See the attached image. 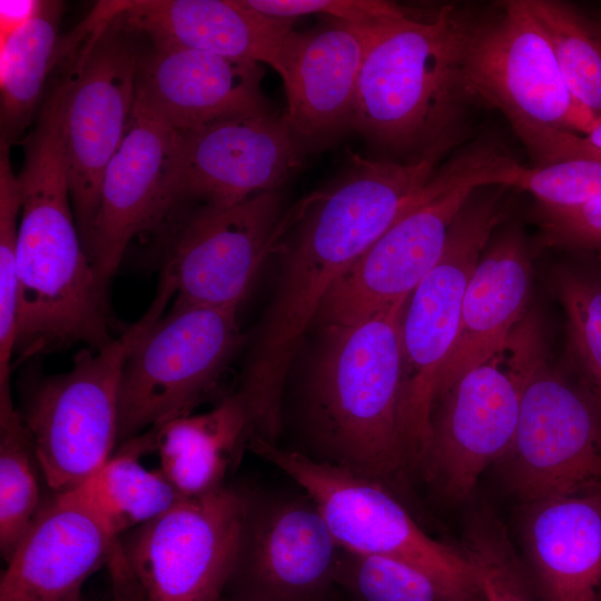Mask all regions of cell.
Instances as JSON below:
<instances>
[{
  "label": "cell",
  "mask_w": 601,
  "mask_h": 601,
  "mask_svg": "<svg viewBox=\"0 0 601 601\" xmlns=\"http://www.w3.org/2000/svg\"><path fill=\"white\" fill-rule=\"evenodd\" d=\"M264 73L256 62L148 39L138 67L134 111L186 132L267 110Z\"/></svg>",
  "instance_id": "ac0fdd59"
},
{
  "label": "cell",
  "mask_w": 601,
  "mask_h": 601,
  "mask_svg": "<svg viewBox=\"0 0 601 601\" xmlns=\"http://www.w3.org/2000/svg\"><path fill=\"white\" fill-rule=\"evenodd\" d=\"M531 277L530 254L519 228L505 229L487 244L467 284L434 402L466 372L508 348L529 302Z\"/></svg>",
  "instance_id": "7402d4cb"
},
{
  "label": "cell",
  "mask_w": 601,
  "mask_h": 601,
  "mask_svg": "<svg viewBox=\"0 0 601 601\" xmlns=\"http://www.w3.org/2000/svg\"><path fill=\"white\" fill-rule=\"evenodd\" d=\"M146 432L124 446L85 482L68 490L117 539L175 505L183 496L159 470H147L139 456L152 451Z\"/></svg>",
  "instance_id": "484cf974"
},
{
  "label": "cell",
  "mask_w": 601,
  "mask_h": 601,
  "mask_svg": "<svg viewBox=\"0 0 601 601\" xmlns=\"http://www.w3.org/2000/svg\"><path fill=\"white\" fill-rule=\"evenodd\" d=\"M61 1H37L31 16L0 43L1 138L12 145L29 126L47 80L63 59L68 38L59 36Z\"/></svg>",
  "instance_id": "d4e9b609"
},
{
  "label": "cell",
  "mask_w": 601,
  "mask_h": 601,
  "mask_svg": "<svg viewBox=\"0 0 601 601\" xmlns=\"http://www.w3.org/2000/svg\"><path fill=\"white\" fill-rule=\"evenodd\" d=\"M510 188L533 195L538 203L575 206L601 199V161L569 159L553 164L521 166Z\"/></svg>",
  "instance_id": "d6a6232c"
},
{
  "label": "cell",
  "mask_w": 601,
  "mask_h": 601,
  "mask_svg": "<svg viewBox=\"0 0 601 601\" xmlns=\"http://www.w3.org/2000/svg\"><path fill=\"white\" fill-rule=\"evenodd\" d=\"M278 190L229 206L174 213L160 231L169 244L162 277L183 304L238 308L282 235Z\"/></svg>",
  "instance_id": "4fadbf2b"
},
{
  "label": "cell",
  "mask_w": 601,
  "mask_h": 601,
  "mask_svg": "<svg viewBox=\"0 0 601 601\" xmlns=\"http://www.w3.org/2000/svg\"><path fill=\"white\" fill-rule=\"evenodd\" d=\"M10 146L0 140V387L10 386L18 325L17 245L22 200Z\"/></svg>",
  "instance_id": "1f68e13d"
},
{
  "label": "cell",
  "mask_w": 601,
  "mask_h": 601,
  "mask_svg": "<svg viewBox=\"0 0 601 601\" xmlns=\"http://www.w3.org/2000/svg\"><path fill=\"white\" fill-rule=\"evenodd\" d=\"M178 132L132 111L125 138L104 173L86 245L104 285L116 275L129 243L158 231L169 211Z\"/></svg>",
  "instance_id": "e0dca14e"
},
{
  "label": "cell",
  "mask_w": 601,
  "mask_h": 601,
  "mask_svg": "<svg viewBox=\"0 0 601 601\" xmlns=\"http://www.w3.org/2000/svg\"><path fill=\"white\" fill-rule=\"evenodd\" d=\"M248 490L183 497L118 539L145 601H219L236 562Z\"/></svg>",
  "instance_id": "8fae6325"
},
{
  "label": "cell",
  "mask_w": 601,
  "mask_h": 601,
  "mask_svg": "<svg viewBox=\"0 0 601 601\" xmlns=\"http://www.w3.org/2000/svg\"><path fill=\"white\" fill-rule=\"evenodd\" d=\"M582 136L590 148L601 158V119L597 120L591 129Z\"/></svg>",
  "instance_id": "8d00e7d4"
},
{
  "label": "cell",
  "mask_w": 601,
  "mask_h": 601,
  "mask_svg": "<svg viewBox=\"0 0 601 601\" xmlns=\"http://www.w3.org/2000/svg\"><path fill=\"white\" fill-rule=\"evenodd\" d=\"M574 254L553 268L551 289L565 314L570 368L601 404V257Z\"/></svg>",
  "instance_id": "83f0119b"
},
{
  "label": "cell",
  "mask_w": 601,
  "mask_h": 601,
  "mask_svg": "<svg viewBox=\"0 0 601 601\" xmlns=\"http://www.w3.org/2000/svg\"><path fill=\"white\" fill-rule=\"evenodd\" d=\"M529 325L520 416L502 462L523 502L601 490V404L571 371L550 367Z\"/></svg>",
  "instance_id": "ba28073f"
},
{
  "label": "cell",
  "mask_w": 601,
  "mask_h": 601,
  "mask_svg": "<svg viewBox=\"0 0 601 601\" xmlns=\"http://www.w3.org/2000/svg\"><path fill=\"white\" fill-rule=\"evenodd\" d=\"M595 22H597V24L599 26V28L601 30V17L598 20H595Z\"/></svg>",
  "instance_id": "ab89813d"
},
{
  "label": "cell",
  "mask_w": 601,
  "mask_h": 601,
  "mask_svg": "<svg viewBox=\"0 0 601 601\" xmlns=\"http://www.w3.org/2000/svg\"><path fill=\"white\" fill-rule=\"evenodd\" d=\"M151 432L159 469L183 497L225 485L248 443L247 416L236 394L209 412L171 420Z\"/></svg>",
  "instance_id": "cb8c5ba5"
},
{
  "label": "cell",
  "mask_w": 601,
  "mask_h": 601,
  "mask_svg": "<svg viewBox=\"0 0 601 601\" xmlns=\"http://www.w3.org/2000/svg\"><path fill=\"white\" fill-rule=\"evenodd\" d=\"M520 165L489 140L441 165L410 208L334 283L316 316L322 326L351 325L407 299L441 258L474 189L508 187Z\"/></svg>",
  "instance_id": "277c9868"
},
{
  "label": "cell",
  "mask_w": 601,
  "mask_h": 601,
  "mask_svg": "<svg viewBox=\"0 0 601 601\" xmlns=\"http://www.w3.org/2000/svg\"><path fill=\"white\" fill-rule=\"evenodd\" d=\"M526 329L504 351L462 375L437 397L420 473L451 502L473 493L480 475L509 451L519 423Z\"/></svg>",
  "instance_id": "5bb4252c"
},
{
  "label": "cell",
  "mask_w": 601,
  "mask_h": 601,
  "mask_svg": "<svg viewBox=\"0 0 601 601\" xmlns=\"http://www.w3.org/2000/svg\"><path fill=\"white\" fill-rule=\"evenodd\" d=\"M471 100L497 109L515 135L551 128L585 135L595 117L566 87L552 46L528 0L474 14L463 55Z\"/></svg>",
  "instance_id": "30bf717a"
},
{
  "label": "cell",
  "mask_w": 601,
  "mask_h": 601,
  "mask_svg": "<svg viewBox=\"0 0 601 601\" xmlns=\"http://www.w3.org/2000/svg\"><path fill=\"white\" fill-rule=\"evenodd\" d=\"M238 308L174 302L129 353L118 442L190 415L211 393L242 341Z\"/></svg>",
  "instance_id": "9c48e42d"
},
{
  "label": "cell",
  "mask_w": 601,
  "mask_h": 601,
  "mask_svg": "<svg viewBox=\"0 0 601 601\" xmlns=\"http://www.w3.org/2000/svg\"><path fill=\"white\" fill-rule=\"evenodd\" d=\"M40 477L32 444L13 406L10 388L0 390V551L6 562L43 503Z\"/></svg>",
  "instance_id": "f1b7e54d"
},
{
  "label": "cell",
  "mask_w": 601,
  "mask_h": 601,
  "mask_svg": "<svg viewBox=\"0 0 601 601\" xmlns=\"http://www.w3.org/2000/svg\"><path fill=\"white\" fill-rule=\"evenodd\" d=\"M506 189H474L451 226L441 258L404 307L398 417L411 471L418 472L426 455L437 380L459 332L467 284L502 218Z\"/></svg>",
  "instance_id": "52a82bcc"
},
{
  "label": "cell",
  "mask_w": 601,
  "mask_h": 601,
  "mask_svg": "<svg viewBox=\"0 0 601 601\" xmlns=\"http://www.w3.org/2000/svg\"><path fill=\"white\" fill-rule=\"evenodd\" d=\"M523 506V542L543 601H601V490Z\"/></svg>",
  "instance_id": "603a6c76"
},
{
  "label": "cell",
  "mask_w": 601,
  "mask_h": 601,
  "mask_svg": "<svg viewBox=\"0 0 601 601\" xmlns=\"http://www.w3.org/2000/svg\"><path fill=\"white\" fill-rule=\"evenodd\" d=\"M336 581L348 601H486L479 581H461L414 563L343 549Z\"/></svg>",
  "instance_id": "4316f807"
},
{
  "label": "cell",
  "mask_w": 601,
  "mask_h": 601,
  "mask_svg": "<svg viewBox=\"0 0 601 601\" xmlns=\"http://www.w3.org/2000/svg\"><path fill=\"white\" fill-rule=\"evenodd\" d=\"M544 30L564 82L575 100L601 119V30L573 4L528 0Z\"/></svg>",
  "instance_id": "f546056e"
},
{
  "label": "cell",
  "mask_w": 601,
  "mask_h": 601,
  "mask_svg": "<svg viewBox=\"0 0 601 601\" xmlns=\"http://www.w3.org/2000/svg\"><path fill=\"white\" fill-rule=\"evenodd\" d=\"M219 601H237V600L224 594Z\"/></svg>",
  "instance_id": "f35d334b"
},
{
  "label": "cell",
  "mask_w": 601,
  "mask_h": 601,
  "mask_svg": "<svg viewBox=\"0 0 601 601\" xmlns=\"http://www.w3.org/2000/svg\"><path fill=\"white\" fill-rule=\"evenodd\" d=\"M532 218L541 245L601 257V199L566 207L536 201Z\"/></svg>",
  "instance_id": "836d02e7"
},
{
  "label": "cell",
  "mask_w": 601,
  "mask_h": 601,
  "mask_svg": "<svg viewBox=\"0 0 601 601\" xmlns=\"http://www.w3.org/2000/svg\"><path fill=\"white\" fill-rule=\"evenodd\" d=\"M407 299L361 322L324 327L303 394L309 446L303 455L395 494L411 472L398 417L401 321Z\"/></svg>",
  "instance_id": "7a4b0ae2"
},
{
  "label": "cell",
  "mask_w": 601,
  "mask_h": 601,
  "mask_svg": "<svg viewBox=\"0 0 601 601\" xmlns=\"http://www.w3.org/2000/svg\"><path fill=\"white\" fill-rule=\"evenodd\" d=\"M1 36L9 33L26 21L33 12L37 1H3L1 0Z\"/></svg>",
  "instance_id": "d590c367"
},
{
  "label": "cell",
  "mask_w": 601,
  "mask_h": 601,
  "mask_svg": "<svg viewBox=\"0 0 601 601\" xmlns=\"http://www.w3.org/2000/svg\"><path fill=\"white\" fill-rule=\"evenodd\" d=\"M462 550L486 601H540L504 524L489 506H480L469 515Z\"/></svg>",
  "instance_id": "4dcf8cb0"
},
{
  "label": "cell",
  "mask_w": 601,
  "mask_h": 601,
  "mask_svg": "<svg viewBox=\"0 0 601 601\" xmlns=\"http://www.w3.org/2000/svg\"><path fill=\"white\" fill-rule=\"evenodd\" d=\"M114 601H145L138 593H114Z\"/></svg>",
  "instance_id": "74e56055"
},
{
  "label": "cell",
  "mask_w": 601,
  "mask_h": 601,
  "mask_svg": "<svg viewBox=\"0 0 601 601\" xmlns=\"http://www.w3.org/2000/svg\"><path fill=\"white\" fill-rule=\"evenodd\" d=\"M258 12L293 20L308 14H324L332 20L356 24H381L413 14L408 9L381 0H244Z\"/></svg>",
  "instance_id": "e575fe53"
},
{
  "label": "cell",
  "mask_w": 601,
  "mask_h": 601,
  "mask_svg": "<svg viewBox=\"0 0 601 601\" xmlns=\"http://www.w3.org/2000/svg\"><path fill=\"white\" fill-rule=\"evenodd\" d=\"M473 17L446 4L382 26L364 59L351 128L411 161L443 157L471 101L463 55Z\"/></svg>",
  "instance_id": "3957f363"
},
{
  "label": "cell",
  "mask_w": 601,
  "mask_h": 601,
  "mask_svg": "<svg viewBox=\"0 0 601 601\" xmlns=\"http://www.w3.org/2000/svg\"><path fill=\"white\" fill-rule=\"evenodd\" d=\"M302 147L283 114L270 109L178 132L166 220L186 207L229 206L278 190L299 166Z\"/></svg>",
  "instance_id": "2e32d148"
},
{
  "label": "cell",
  "mask_w": 601,
  "mask_h": 601,
  "mask_svg": "<svg viewBox=\"0 0 601 601\" xmlns=\"http://www.w3.org/2000/svg\"><path fill=\"white\" fill-rule=\"evenodd\" d=\"M343 548L316 503L248 491L239 549L225 595L237 601H338Z\"/></svg>",
  "instance_id": "9a60e30c"
},
{
  "label": "cell",
  "mask_w": 601,
  "mask_h": 601,
  "mask_svg": "<svg viewBox=\"0 0 601 601\" xmlns=\"http://www.w3.org/2000/svg\"><path fill=\"white\" fill-rule=\"evenodd\" d=\"M62 86L56 83L23 141L19 220L18 325L14 354L82 343L109 344L107 286L81 240L61 136Z\"/></svg>",
  "instance_id": "6da1fadb"
},
{
  "label": "cell",
  "mask_w": 601,
  "mask_h": 601,
  "mask_svg": "<svg viewBox=\"0 0 601 601\" xmlns=\"http://www.w3.org/2000/svg\"><path fill=\"white\" fill-rule=\"evenodd\" d=\"M119 541L68 491L43 503L0 580V601H83L87 579L112 560Z\"/></svg>",
  "instance_id": "d6986e66"
},
{
  "label": "cell",
  "mask_w": 601,
  "mask_h": 601,
  "mask_svg": "<svg viewBox=\"0 0 601 601\" xmlns=\"http://www.w3.org/2000/svg\"><path fill=\"white\" fill-rule=\"evenodd\" d=\"M174 295L173 286L160 282L148 311L135 324L102 348H81L68 372H29L18 411L51 492L80 485L111 457L118 442L120 383L127 357L162 317Z\"/></svg>",
  "instance_id": "8992f818"
},
{
  "label": "cell",
  "mask_w": 601,
  "mask_h": 601,
  "mask_svg": "<svg viewBox=\"0 0 601 601\" xmlns=\"http://www.w3.org/2000/svg\"><path fill=\"white\" fill-rule=\"evenodd\" d=\"M248 447L303 489L344 550L404 560L450 579L477 580L463 550L431 538L385 485L277 443L254 440Z\"/></svg>",
  "instance_id": "7c38bea8"
},
{
  "label": "cell",
  "mask_w": 601,
  "mask_h": 601,
  "mask_svg": "<svg viewBox=\"0 0 601 601\" xmlns=\"http://www.w3.org/2000/svg\"><path fill=\"white\" fill-rule=\"evenodd\" d=\"M110 6L149 40L272 67L283 78L299 31L244 0H118Z\"/></svg>",
  "instance_id": "ffe728a7"
},
{
  "label": "cell",
  "mask_w": 601,
  "mask_h": 601,
  "mask_svg": "<svg viewBox=\"0 0 601 601\" xmlns=\"http://www.w3.org/2000/svg\"><path fill=\"white\" fill-rule=\"evenodd\" d=\"M148 39L109 1L70 33L63 57L61 136L76 224L85 249L104 173L128 130Z\"/></svg>",
  "instance_id": "5b68a950"
},
{
  "label": "cell",
  "mask_w": 601,
  "mask_h": 601,
  "mask_svg": "<svg viewBox=\"0 0 601 601\" xmlns=\"http://www.w3.org/2000/svg\"><path fill=\"white\" fill-rule=\"evenodd\" d=\"M386 23L332 20L298 33L282 80L286 92L283 117L302 146L351 128L365 56Z\"/></svg>",
  "instance_id": "44dd1931"
}]
</instances>
